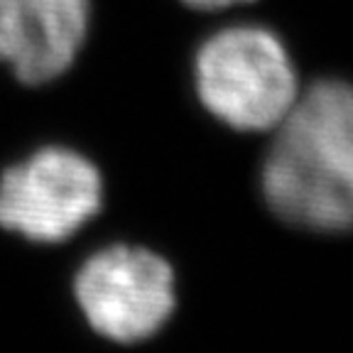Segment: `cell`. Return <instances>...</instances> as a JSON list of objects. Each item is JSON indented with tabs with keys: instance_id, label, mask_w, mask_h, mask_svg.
Instances as JSON below:
<instances>
[{
	"instance_id": "cell-1",
	"label": "cell",
	"mask_w": 353,
	"mask_h": 353,
	"mask_svg": "<svg viewBox=\"0 0 353 353\" xmlns=\"http://www.w3.org/2000/svg\"><path fill=\"white\" fill-rule=\"evenodd\" d=\"M263 165V194L282 221L307 231L353 228V86L324 79L282 118Z\"/></svg>"
},
{
	"instance_id": "cell-2",
	"label": "cell",
	"mask_w": 353,
	"mask_h": 353,
	"mask_svg": "<svg viewBox=\"0 0 353 353\" xmlns=\"http://www.w3.org/2000/svg\"><path fill=\"white\" fill-rule=\"evenodd\" d=\"M196 88L219 121L238 130H268L297 101V74L275 32L236 25L201 44Z\"/></svg>"
},
{
	"instance_id": "cell-3",
	"label": "cell",
	"mask_w": 353,
	"mask_h": 353,
	"mask_svg": "<svg viewBox=\"0 0 353 353\" xmlns=\"http://www.w3.org/2000/svg\"><path fill=\"white\" fill-rule=\"evenodd\" d=\"M99 209L101 174L74 150L44 148L0 179V226L30 241H64Z\"/></svg>"
},
{
	"instance_id": "cell-4",
	"label": "cell",
	"mask_w": 353,
	"mask_h": 353,
	"mask_svg": "<svg viewBox=\"0 0 353 353\" xmlns=\"http://www.w3.org/2000/svg\"><path fill=\"white\" fill-rule=\"evenodd\" d=\"M88 324L121 343L157 334L174 309L172 268L143 248L113 245L91 255L74 282Z\"/></svg>"
},
{
	"instance_id": "cell-5",
	"label": "cell",
	"mask_w": 353,
	"mask_h": 353,
	"mask_svg": "<svg viewBox=\"0 0 353 353\" xmlns=\"http://www.w3.org/2000/svg\"><path fill=\"white\" fill-rule=\"evenodd\" d=\"M88 17V0H0V61L25 83L52 81L77 59Z\"/></svg>"
},
{
	"instance_id": "cell-6",
	"label": "cell",
	"mask_w": 353,
	"mask_h": 353,
	"mask_svg": "<svg viewBox=\"0 0 353 353\" xmlns=\"http://www.w3.org/2000/svg\"><path fill=\"white\" fill-rule=\"evenodd\" d=\"M184 3L196 10H221V8H231L236 3H248V0H184Z\"/></svg>"
}]
</instances>
